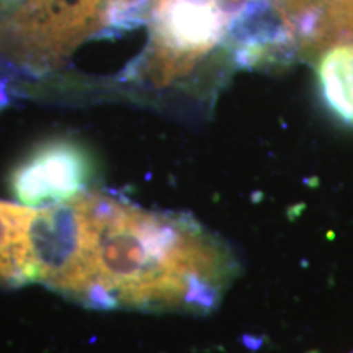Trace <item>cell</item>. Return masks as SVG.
<instances>
[{
	"instance_id": "cell-1",
	"label": "cell",
	"mask_w": 353,
	"mask_h": 353,
	"mask_svg": "<svg viewBox=\"0 0 353 353\" xmlns=\"http://www.w3.org/2000/svg\"><path fill=\"white\" fill-rule=\"evenodd\" d=\"M237 273L229 244L187 214L99 190L34 208L33 281L83 306L206 314Z\"/></svg>"
},
{
	"instance_id": "cell-2",
	"label": "cell",
	"mask_w": 353,
	"mask_h": 353,
	"mask_svg": "<svg viewBox=\"0 0 353 353\" xmlns=\"http://www.w3.org/2000/svg\"><path fill=\"white\" fill-rule=\"evenodd\" d=\"M262 0H152L151 38L138 77L156 87L187 79L223 43H247V20L265 13ZM237 59V57H236Z\"/></svg>"
},
{
	"instance_id": "cell-3",
	"label": "cell",
	"mask_w": 353,
	"mask_h": 353,
	"mask_svg": "<svg viewBox=\"0 0 353 353\" xmlns=\"http://www.w3.org/2000/svg\"><path fill=\"white\" fill-rule=\"evenodd\" d=\"M152 0H28L0 39L3 54L28 72L56 68L92 34L126 13L149 15Z\"/></svg>"
},
{
	"instance_id": "cell-4",
	"label": "cell",
	"mask_w": 353,
	"mask_h": 353,
	"mask_svg": "<svg viewBox=\"0 0 353 353\" xmlns=\"http://www.w3.org/2000/svg\"><path fill=\"white\" fill-rule=\"evenodd\" d=\"M95 175V161L85 145L56 138L21 159L8 176V187L23 206L48 208L87 192Z\"/></svg>"
},
{
	"instance_id": "cell-5",
	"label": "cell",
	"mask_w": 353,
	"mask_h": 353,
	"mask_svg": "<svg viewBox=\"0 0 353 353\" xmlns=\"http://www.w3.org/2000/svg\"><path fill=\"white\" fill-rule=\"evenodd\" d=\"M34 208L0 200V288L32 283Z\"/></svg>"
},
{
	"instance_id": "cell-6",
	"label": "cell",
	"mask_w": 353,
	"mask_h": 353,
	"mask_svg": "<svg viewBox=\"0 0 353 353\" xmlns=\"http://www.w3.org/2000/svg\"><path fill=\"white\" fill-rule=\"evenodd\" d=\"M316 69L327 108L353 128V41L325 48L319 54Z\"/></svg>"
}]
</instances>
